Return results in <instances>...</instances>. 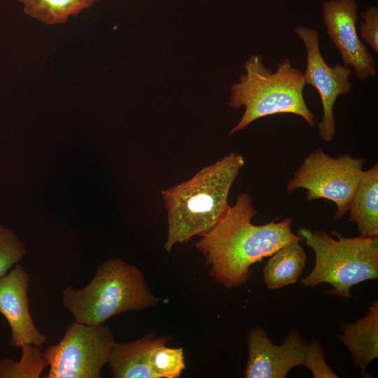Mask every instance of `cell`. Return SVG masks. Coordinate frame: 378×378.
Wrapping results in <instances>:
<instances>
[{"instance_id":"6da1fadb","label":"cell","mask_w":378,"mask_h":378,"mask_svg":"<svg viewBox=\"0 0 378 378\" xmlns=\"http://www.w3.org/2000/svg\"><path fill=\"white\" fill-rule=\"evenodd\" d=\"M256 214L251 197L240 193L223 218L195 244L211 266L210 276L227 289L245 284L253 264L290 242L303 241L292 232L291 217L258 225L251 222Z\"/></svg>"},{"instance_id":"7a4b0ae2","label":"cell","mask_w":378,"mask_h":378,"mask_svg":"<svg viewBox=\"0 0 378 378\" xmlns=\"http://www.w3.org/2000/svg\"><path fill=\"white\" fill-rule=\"evenodd\" d=\"M243 156L232 152L202 168L190 179L162 190L167 214L164 249L211 230L225 215L228 195L240 169Z\"/></svg>"},{"instance_id":"3957f363","label":"cell","mask_w":378,"mask_h":378,"mask_svg":"<svg viewBox=\"0 0 378 378\" xmlns=\"http://www.w3.org/2000/svg\"><path fill=\"white\" fill-rule=\"evenodd\" d=\"M245 73L231 86L229 105L237 109L244 106L243 115L229 135L239 132L254 120L277 113H293L313 127L315 115L308 108L304 97L305 85L300 69L288 58L277 64L276 70L267 69L261 55H251L244 64Z\"/></svg>"},{"instance_id":"277c9868","label":"cell","mask_w":378,"mask_h":378,"mask_svg":"<svg viewBox=\"0 0 378 378\" xmlns=\"http://www.w3.org/2000/svg\"><path fill=\"white\" fill-rule=\"evenodd\" d=\"M159 301L148 289L141 271L120 258L101 263L84 287L67 286L62 298L75 321L90 326L104 324L124 312L141 310Z\"/></svg>"},{"instance_id":"5b68a950","label":"cell","mask_w":378,"mask_h":378,"mask_svg":"<svg viewBox=\"0 0 378 378\" xmlns=\"http://www.w3.org/2000/svg\"><path fill=\"white\" fill-rule=\"evenodd\" d=\"M332 233L335 239L326 231L299 230L298 234L315 255L312 270L300 282L305 288L327 283L332 288L326 293L347 299L351 287L378 278V238Z\"/></svg>"},{"instance_id":"8992f818","label":"cell","mask_w":378,"mask_h":378,"mask_svg":"<svg viewBox=\"0 0 378 378\" xmlns=\"http://www.w3.org/2000/svg\"><path fill=\"white\" fill-rule=\"evenodd\" d=\"M365 162V159L350 155L332 158L318 148L288 181L286 192L303 188L307 190V201L322 198L333 202L337 207L334 219H340L348 211Z\"/></svg>"},{"instance_id":"52a82bcc","label":"cell","mask_w":378,"mask_h":378,"mask_svg":"<svg viewBox=\"0 0 378 378\" xmlns=\"http://www.w3.org/2000/svg\"><path fill=\"white\" fill-rule=\"evenodd\" d=\"M115 341L104 324L90 326L74 321L63 337L43 351L49 371L44 378H99L108 363Z\"/></svg>"},{"instance_id":"ba28073f","label":"cell","mask_w":378,"mask_h":378,"mask_svg":"<svg viewBox=\"0 0 378 378\" xmlns=\"http://www.w3.org/2000/svg\"><path fill=\"white\" fill-rule=\"evenodd\" d=\"M294 32L304 44L307 54L304 84L315 88L321 97L323 117L318 125L319 138L330 142L336 133L333 108L340 95H346L352 90L349 67L340 64L329 66L324 60L319 47L318 32L311 27L296 26Z\"/></svg>"},{"instance_id":"9c48e42d","label":"cell","mask_w":378,"mask_h":378,"mask_svg":"<svg viewBox=\"0 0 378 378\" xmlns=\"http://www.w3.org/2000/svg\"><path fill=\"white\" fill-rule=\"evenodd\" d=\"M322 13L326 34L340 52L344 66H352L360 80L374 77L377 70L374 57L356 31V1L324 0Z\"/></svg>"},{"instance_id":"30bf717a","label":"cell","mask_w":378,"mask_h":378,"mask_svg":"<svg viewBox=\"0 0 378 378\" xmlns=\"http://www.w3.org/2000/svg\"><path fill=\"white\" fill-rule=\"evenodd\" d=\"M246 340L247 378H284L292 368L304 365L307 343L297 328L290 330L281 345L274 344L259 326L248 331Z\"/></svg>"},{"instance_id":"8fae6325","label":"cell","mask_w":378,"mask_h":378,"mask_svg":"<svg viewBox=\"0 0 378 378\" xmlns=\"http://www.w3.org/2000/svg\"><path fill=\"white\" fill-rule=\"evenodd\" d=\"M29 275L16 264L0 279V313L11 330L10 344L16 349L23 344L42 347L47 336L36 328L29 312Z\"/></svg>"},{"instance_id":"7c38bea8","label":"cell","mask_w":378,"mask_h":378,"mask_svg":"<svg viewBox=\"0 0 378 378\" xmlns=\"http://www.w3.org/2000/svg\"><path fill=\"white\" fill-rule=\"evenodd\" d=\"M167 343L166 337L150 334L132 342H115L108 363L112 377L155 378L150 367V358L155 348Z\"/></svg>"},{"instance_id":"4fadbf2b","label":"cell","mask_w":378,"mask_h":378,"mask_svg":"<svg viewBox=\"0 0 378 378\" xmlns=\"http://www.w3.org/2000/svg\"><path fill=\"white\" fill-rule=\"evenodd\" d=\"M340 341L349 351L353 365L362 374L368 364L378 356V302L375 301L365 316L354 323H342Z\"/></svg>"},{"instance_id":"5bb4252c","label":"cell","mask_w":378,"mask_h":378,"mask_svg":"<svg viewBox=\"0 0 378 378\" xmlns=\"http://www.w3.org/2000/svg\"><path fill=\"white\" fill-rule=\"evenodd\" d=\"M348 211L360 235L378 236V165L363 171Z\"/></svg>"},{"instance_id":"9a60e30c","label":"cell","mask_w":378,"mask_h":378,"mask_svg":"<svg viewBox=\"0 0 378 378\" xmlns=\"http://www.w3.org/2000/svg\"><path fill=\"white\" fill-rule=\"evenodd\" d=\"M307 255L299 241L290 242L270 256L262 276L266 286L276 290L297 281L303 272Z\"/></svg>"},{"instance_id":"2e32d148","label":"cell","mask_w":378,"mask_h":378,"mask_svg":"<svg viewBox=\"0 0 378 378\" xmlns=\"http://www.w3.org/2000/svg\"><path fill=\"white\" fill-rule=\"evenodd\" d=\"M26 14L46 24L65 22L98 0H19Z\"/></svg>"},{"instance_id":"e0dca14e","label":"cell","mask_w":378,"mask_h":378,"mask_svg":"<svg viewBox=\"0 0 378 378\" xmlns=\"http://www.w3.org/2000/svg\"><path fill=\"white\" fill-rule=\"evenodd\" d=\"M19 361L11 358L0 360V378H38L48 366L41 347L29 344L20 346Z\"/></svg>"},{"instance_id":"ac0fdd59","label":"cell","mask_w":378,"mask_h":378,"mask_svg":"<svg viewBox=\"0 0 378 378\" xmlns=\"http://www.w3.org/2000/svg\"><path fill=\"white\" fill-rule=\"evenodd\" d=\"M150 367L155 378L178 377L185 369L182 348L158 346L151 354Z\"/></svg>"},{"instance_id":"d6986e66","label":"cell","mask_w":378,"mask_h":378,"mask_svg":"<svg viewBox=\"0 0 378 378\" xmlns=\"http://www.w3.org/2000/svg\"><path fill=\"white\" fill-rule=\"evenodd\" d=\"M26 253L22 240L10 228L0 223V279L19 263Z\"/></svg>"},{"instance_id":"ffe728a7","label":"cell","mask_w":378,"mask_h":378,"mask_svg":"<svg viewBox=\"0 0 378 378\" xmlns=\"http://www.w3.org/2000/svg\"><path fill=\"white\" fill-rule=\"evenodd\" d=\"M315 378H337L338 376L327 365L323 345L316 339L307 344L304 365Z\"/></svg>"},{"instance_id":"44dd1931","label":"cell","mask_w":378,"mask_h":378,"mask_svg":"<svg viewBox=\"0 0 378 378\" xmlns=\"http://www.w3.org/2000/svg\"><path fill=\"white\" fill-rule=\"evenodd\" d=\"M360 36L376 54L378 53V8L375 6L365 9L360 14Z\"/></svg>"}]
</instances>
